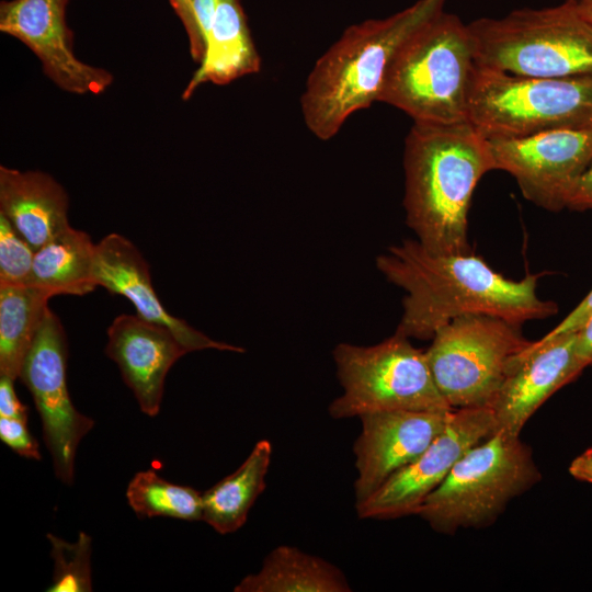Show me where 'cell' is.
<instances>
[{"mask_svg":"<svg viewBox=\"0 0 592 592\" xmlns=\"http://www.w3.org/2000/svg\"><path fill=\"white\" fill-rule=\"evenodd\" d=\"M126 498L139 517L203 520L202 493L191 487L171 483L150 469L135 474L127 486Z\"/></svg>","mask_w":592,"mask_h":592,"instance_id":"24","label":"cell"},{"mask_svg":"<svg viewBox=\"0 0 592 592\" xmlns=\"http://www.w3.org/2000/svg\"><path fill=\"white\" fill-rule=\"evenodd\" d=\"M407 225L432 253L469 252L468 209L475 187L496 170L488 144L469 123H414L405 146Z\"/></svg>","mask_w":592,"mask_h":592,"instance_id":"2","label":"cell"},{"mask_svg":"<svg viewBox=\"0 0 592 592\" xmlns=\"http://www.w3.org/2000/svg\"><path fill=\"white\" fill-rule=\"evenodd\" d=\"M584 368L577 354V332L532 341L489 407L498 430L520 435L537 409Z\"/></svg>","mask_w":592,"mask_h":592,"instance_id":"15","label":"cell"},{"mask_svg":"<svg viewBox=\"0 0 592 592\" xmlns=\"http://www.w3.org/2000/svg\"><path fill=\"white\" fill-rule=\"evenodd\" d=\"M0 417L27 420V409L16 396L14 379L2 375H0Z\"/></svg>","mask_w":592,"mask_h":592,"instance_id":"31","label":"cell"},{"mask_svg":"<svg viewBox=\"0 0 592 592\" xmlns=\"http://www.w3.org/2000/svg\"><path fill=\"white\" fill-rule=\"evenodd\" d=\"M343 392L329 406L334 419L380 411H452L430 371L425 351L395 332L371 346L340 343L333 350Z\"/></svg>","mask_w":592,"mask_h":592,"instance_id":"8","label":"cell"},{"mask_svg":"<svg viewBox=\"0 0 592 592\" xmlns=\"http://www.w3.org/2000/svg\"><path fill=\"white\" fill-rule=\"evenodd\" d=\"M592 452V448H589Z\"/></svg>","mask_w":592,"mask_h":592,"instance_id":"36","label":"cell"},{"mask_svg":"<svg viewBox=\"0 0 592 592\" xmlns=\"http://www.w3.org/2000/svg\"><path fill=\"white\" fill-rule=\"evenodd\" d=\"M476 68L468 24L442 11L399 50L378 101L403 111L414 123L468 122Z\"/></svg>","mask_w":592,"mask_h":592,"instance_id":"4","label":"cell"},{"mask_svg":"<svg viewBox=\"0 0 592 592\" xmlns=\"http://www.w3.org/2000/svg\"><path fill=\"white\" fill-rule=\"evenodd\" d=\"M452 412L396 410L361 415L362 431L353 446L355 503L421 455L444 430Z\"/></svg>","mask_w":592,"mask_h":592,"instance_id":"14","label":"cell"},{"mask_svg":"<svg viewBox=\"0 0 592 592\" xmlns=\"http://www.w3.org/2000/svg\"><path fill=\"white\" fill-rule=\"evenodd\" d=\"M572 3L577 5H591L592 7V0H569Z\"/></svg>","mask_w":592,"mask_h":592,"instance_id":"35","label":"cell"},{"mask_svg":"<svg viewBox=\"0 0 592 592\" xmlns=\"http://www.w3.org/2000/svg\"><path fill=\"white\" fill-rule=\"evenodd\" d=\"M592 314V291L579 303V305L554 329L542 339L549 340L556 337L577 332Z\"/></svg>","mask_w":592,"mask_h":592,"instance_id":"29","label":"cell"},{"mask_svg":"<svg viewBox=\"0 0 592 592\" xmlns=\"http://www.w3.org/2000/svg\"><path fill=\"white\" fill-rule=\"evenodd\" d=\"M497 431L489 407L454 409L444 430L421 455L394 473L368 498L355 503L358 517L389 520L417 515L454 465Z\"/></svg>","mask_w":592,"mask_h":592,"instance_id":"11","label":"cell"},{"mask_svg":"<svg viewBox=\"0 0 592 592\" xmlns=\"http://www.w3.org/2000/svg\"><path fill=\"white\" fill-rule=\"evenodd\" d=\"M0 440L22 457L41 459L38 444L24 419L0 417Z\"/></svg>","mask_w":592,"mask_h":592,"instance_id":"27","label":"cell"},{"mask_svg":"<svg viewBox=\"0 0 592 592\" xmlns=\"http://www.w3.org/2000/svg\"><path fill=\"white\" fill-rule=\"evenodd\" d=\"M93 282L127 298L141 318L169 328L187 352L206 349L244 351L207 337L166 310L151 284L148 263L134 243L119 234H110L96 243Z\"/></svg>","mask_w":592,"mask_h":592,"instance_id":"17","label":"cell"},{"mask_svg":"<svg viewBox=\"0 0 592 592\" xmlns=\"http://www.w3.org/2000/svg\"><path fill=\"white\" fill-rule=\"evenodd\" d=\"M236 592H348L345 576L332 563L281 545L264 559L259 572L244 577Z\"/></svg>","mask_w":592,"mask_h":592,"instance_id":"20","label":"cell"},{"mask_svg":"<svg viewBox=\"0 0 592 592\" xmlns=\"http://www.w3.org/2000/svg\"><path fill=\"white\" fill-rule=\"evenodd\" d=\"M571 2V1H570ZM574 4V3H573ZM578 11L592 23V7L591 5H577Z\"/></svg>","mask_w":592,"mask_h":592,"instance_id":"34","label":"cell"},{"mask_svg":"<svg viewBox=\"0 0 592 592\" xmlns=\"http://www.w3.org/2000/svg\"><path fill=\"white\" fill-rule=\"evenodd\" d=\"M52 296L34 285H0V375L19 378Z\"/></svg>","mask_w":592,"mask_h":592,"instance_id":"23","label":"cell"},{"mask_svg":"<svg viewBox=\"0 0 592 592\" xmlns=\"http://www.w3.org/2000/svg\"><path fill=\"white\" fill-rule=\"evenodd\" d=\"M67 356L64 327L49 308L24 358L19 378L34 399L55 474L61 482L71 485L78 445L92 430L94 421L80 413L70 399Z\"/></svg>","mask_w":592,"mask_h":592,"instance_id":"10","label":"cell"},{"mask_svg":"<svg viewBox=\"0 0 592 592\" xmlns=\"http://www.w3.org/2000/svg\"><path fill=\"white\" fill-rule=\"evenodd\" d=\"M47 539L52 545L54 560L53 581L49 592H90L91 578V537L81 532L73 543L66 542L50 533Z\"/></svg>","mask_w":592,"mask_h":592,"instance_id":"25","label":"cell"},{"mask_svg":"<svg viewBox=\"0 0 592 592\" xmlns=\"http://www.w3.org/2000/svg\"><path fill=\"white\" fill-rule=\"evenodd\" d=\"M566 207L592 210V161L572 184L566 198Z\"/></svg>","mask_w":592,"mask_h":592,"instance_id":"30","label":"cell"},{"mask_svg":"<svg viewBox=\"0 0 592 592\" xmlns=\"http://www.w3.org/2000/svg\"><path fill=\"white\" fill-rule=\"evenodd\" d=\"M468 26L480 67L538 78L592 75V23L569 0Z\"/></svg>","mask_w":592,"mask_h":592,"instance_id":"5","label":"cell"},{"mask_svg":"<svg viewBox=\"0 0 592 592\" xmlns=\"http://www.w3.org/2000/svg\"><path fill=\"white\" fill-rule=\"evenodd\" d=\"M577 354L584 367L592 365V314L577 331Z\"/></svg>","mask_w":592,"mask_h":592,"instance_id":"32","label":"cell"},{"mask_svg":"<svg viewBox=\"0 0 592 592\" xmlns=\"http://www.w3.org/2000/svg\"><path fill=\"white\" fill-rule=\"evenodd\" d=\"M271 457V442H257L237 470L202 493L203 521L219 534L234 533L243 526L250 509L265 489Z\"/></svg>","mask_w":592,"mask_h":592,"instance_id":"22","label":"cell"},{"mask_svg":"<svg viewBox=\"0 0 592 592\" xmlns=\"http://www.w3.org/2000/svg\"><path fill=\"white\" fill-rule=\"evenodd\" d=\"M260 68L261 58L239 0H216L204 58L184 89L182 98L190 99L205 82L227 84L255 73Z\"/></svg>","mask_w":592,"mask_h":592,"instance_id":"19","label":"cell"},{"mask_svg":"<svg viewBox=\"0 0 592 592\" xmlns=\"http://www.w3.org/2000/svg\"><path fill=\"white\" fill-rule=\"evenodd\" d=\"M35 250L0 214V285H31Z\"/></svg>","mask_w":592,"mask_h":592,"instance_id":"26","label":"cell"},{"mask_svg":"<svg viewBox=\"0 0 592 592\" xmlns=\"http://www.w3.org/2000/svg\"><path fill=\"white\" fill-rule=\"evenodd\" d=\"M376 265L406 292L396 333L409 339H432L451 320L468 314L521 325L557 311L555 303L538 296L537 275L508 278L470 252L432 253L418 240H405L380 254Z\"/></svg>","mask_w":592,"mask_h":592,"instance_id":"1","label":"cell"},{"mask_svg":"<svg viewBox=\"0 0 592 592\" xmlns=\"http://www.w3.org/2000/svg\"><path fill=\"white\" fill-rule=\"evenodd\" d=\"M569 473L577 480L592 483V452L587 449L577 456L569 466Z\"/></svg>","mask_w":592,"mask_h":592,"instance_id":"33","label":"cell"},{"mask_svg":"<svg viewBox=\"0 0 592 592\" xmlns=\"http://www.w3.org/2000/svg\"><path fill=\"white\" fill-rule=\"evenodd\" d=\"M487 140L496 170L509 172L527 200L549 210L566 207L572 184L592 161V127Z\"/></svg>","mask_w":592,"mask_h":592,"instance_id":"12","label":"cell"},{"mask_svg":"<svg viewBox=\"0 0 592 592\" xmlns=\"http://www.w3.org/2000/svg\"><path fill=\"white\" fill-rule=\"evenodd\" d=\"M445 0H418L386 19L346 29L317 60L300 103L308 129L332 138L353 113L378 101L389 66L405 44L444 11Z\"/></svg>","mask_w":592,"mask_h":592,"instance_id":"3","label":"cell"},{"mask_svg":"<svg viewBox=\"0 0 592 592\" xmlns=\"http://www.w3.org/2000/svg\"><path fill=\"white\" fill-rule=\"evenodd\" d=\"M95 251L96 244L86 231L69 226L35 251L31 285L52 297L91 293L96 287Z\"/></svg>","mask_w":592,"mask_h":592,"instance_id":"21","label":"cell"},{"mask_svg":"<svg viewBox=\"0 0 592 592\" xmlns=\"http://www.w3.org/2000/svg\"><path fill=\"white\" fill-rule=\"evenodd\" d=\"M540 479L531 448L520 435L498 430L454 465L417 515L444 534L487 527L513 498Z\"/></svg>","mask_w":592,"mask_h":592,"instance_id":"6","label":"cell"},{"mask_svg":"<svg viewBox=\"0 0 592 592\" xmlns=\"http://www.w3.org/2000/svg\"><path fill=\"white\" fill-rule=\"evenodd\" d=\"M105 353L117 364L140 410L155 417L169 369L189 352L169 328L137 314H122L107 329Z\"/></svg>","mask_w":592,"mask_h":592,"instance_id":"16","label":"cell"},{"mask_svg":"<svg viewBox=\"0 0 592 592\" xmlns=\"http://www.w3.org/2000/svg\"><path fill=\"white\" fill-rule=\"evenodd\" d=\"M0 214L35 251L70 226L66 191L41 171L0 167Z\"/></svg>","mask_w":592,"mask_h":592,"instance_id":"18","label":"cell"},{"mask_svg":"<svg viewBox=\"0 0 592 592\" xmlns=\"http://www.w3.org/2000/svg\"><path fill=\"white\" fill-rule=\"evenodd\" d=\"M521 325L468 314L440 328L425 351L433 379L453 409L490 407L520 353L532 341Z\"/></svg>","mask_w":592,"mask_h":592,"instance_id":"9","label":"cell"},{"mask_svg":"<svg viewBox=\"0 0 592 592\" xmlns=\"http://www.w3.org/2000/svg\"><path fill=\"white\" fill-rule=\"evenodd\" d=\"M68 0H11L0 3V31L25 44L45 75L64 91L100 94L113 82L111 72L90 66L73 52L66 22Z\"/></svg>","mask_w":592,"mask_h":592,"instance_id":"13","label":"cell"},{"mask_svg":"<svg viewBox=\"0 0 592 592\" xmlns=\"http://www.w3.org/2000/svg\"><path fill=\"white\" fill-rule=\"evenodd\" d=\"M468 122L486 139L592 127V75L538 78L477 65Z\"/></svg>","mask_w":592,"mask_h":592,"instance_id":"7","label":"cell"},{"mask_svg":"<svg viewBox=\"0 0 592 592\" xmlns=\"http://www.w3.org/2000/svg\"><path fill=\"white\" fill-rule=\"evenodd\" d=\"M179 19L183 23L190 43L192 58L201 62L205 55V43L196 23L192 0H169Z\"/></svg>","mask_w":592,"mask_h":592,"instance_id":"28","label":"cell"}]
</instances>
